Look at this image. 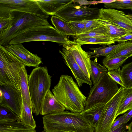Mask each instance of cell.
I'll use <instances>...</instances> for the list:
<instances>
[{
    "mask_svg": "<svg viewBox=\"0 0 132 132\" xmlns=\"http://www.w3.org/2000/svg\"><path fill=\"white\" fill-rule=\"evenodd\" d=\"M14 18V15L11 13L9 18H0V35L4 34L11 28Z\"/></svg>",
    "mask_w": 132,
    "mask_h": 132,
    "instance_id": "33",
    "label": "cell"
},
{
    "mask_svg": "<svg viewBox=\"0 0 132 132\" xmlns=\"http://www.w3.org/2000/svg\"><path fill=\"white\" fill-rule=\"evenodd\" d=\"M126 114V113H125L115 120L112 125L110 131L114 130L118 128L122 124H124V119Z\"/></svg>",
    "mask_w": 132,
    "mask_h": 132,
    "instance_id": "38",
    "label": "cell"
},
{
    "mask_svg": "<svg viewBox=\"0 0 132 132\" xmlns=\"http://www.w3.org/2000/svg\"><path fill=\"white\" fill-rule=\"evenodd\" d=\"M105 105H98L84 110L80 113L86 119L90 125L95 128L99 121Z\"/></svg>",
    "mask_w": 132,
    "mask_h": 132,
    "instance_id": "20",
    "label": "cell"
},
{
    "mask_svg": "<svg viewBox=\"0 0 132 132\" xmlns=\"http://www.w3.org/2000/svg\"><path fill=\"white\" fill-rule=\"evenodd\" d=\"M121 72L125 88L132 86V61L124 65Z\"/></svg>",
    "mask_w": 132,
    "mask_h": 132,
    "instance_id": "30",
    "label": "cell"
},
{
    "mask_svg": "<svg viewBox=\"0 0 132 132\" xmlns=\"http://www.w3.org/2000/svg\"><path fill=\"white\" fill-rule=\"evenodd\" d=\"M81 22L85 24L87 32L95 29L102 25L97 19L85 20Z\"/></svg>",
    "mask_w": 132,
    "mask_h": 132,
    "instance_id": "36",
    "label": "cell"
},
{
    "mask_svg": "<svg viewBox=\"0 0 132 132\" xmlns=\"http://www.w3.org/2000/svg\"><path fill=\"white\" fill-rule=\"evenodd\" d=\"M124 119V124L126 123L131 119L132 117V109L128 111Z\"/></svg>",
    "mask_w": 132,
    "mask_h": 132,
    "instance_id": "41",
    "label": "cell"
},
{
    "mask_svg": "<svg viewBox=\"0 0 132 132\" xmlns=\"http://www.w3.org/2000/svg\"><path fill=\"white\" fill-rule=\"evenodd\" d=\"M52 92L66 110L76 113L84 110L87 98L71 76L61 75Z\"/></svg>",
    "mask_w": 132,
    "mask_h": 132,
    "instance_id": "2",
    "label": "cell"
},
{
    "mask_svg": "<svg viewBox=\"0 0 132 132\" xmlns=\"http://www.w3.org/2000/svg\"><path fill=\"white\" fill-rule=\"evenodd\" d=\"M59 52L64 59L65 63L71 71L78 86L81 87L84 83L92 86L93 83L91 79L84 74L69 52L63 47L62 51L59 50Z\"/></svg>",
    "mask_w": 132,
    "mask_h": 132,
    "instance_id": "15",
    "label": "cell"
},
{
    "mask_svg": "<svg viewBox=\"0 0 132 132\" xmlns=\"http://www.w3.org/2000/svg\"><path fill=\"white\" fill-rule=\"evenodd\" d=\"M132 109V86L125 88L116 115L123 114Z\"/></svg>",
    "mask_w": 132,
    "mask_h": 132,
    "instance_id": "22",
    "label": "cell"
},
{
    "mask_svg": "<svg viewBox=\"0 0 132 132\" xmlns=\"http://www.w3.org/2000/svg\"><path fill=\"white\" fill-rule=\"evenodd\" d=\"M75 36L76 39L82 37H90L112 40L107 36L106 29L102 24L101 26L93 30Z\"/></svg>",
    "mask_w": 132,
    "mask_h": 132,
    "instance_id": "29",
    "label": "cell"
},
{
    "mask_svg": "<svg viewBox=\"0 0 132 132\" xmlns=\"http://www.w3.org/2000/svg\"><path fill=\"white\" fill-rule=\"evenodd\" d=\"M120 68L113 70L108 71L107 73L110 77L117 84L125 88L121 76Z\"/></svg>",
    "mask_w": 132,
    "mask_h": 132,
    "instance_id": "35",
    "label": "cell"
},
{
    "mask_svg": "<svg viewBox=\"0 0 132 132\" xmlns=\"http://www.w3.org/2000/svg\"><path fill=\"white\" fill-rule=\"evenodd\" d=\"M4 47L21 61L25 66L36 68L43 63L41 57L30 52L22 43L9 44Z\"/></svg>",
    "mask_w": 132,
    "mask_h": 132,
    "instance_id": "14",
    "label": "cell"
},
{
    "mask_svg": "<svg viewBox=\"0 0 132 132\" xmlns=\"http://www.w3.org/2000/svg\"><path fill=\"white\" fill-rule=\"evenodd\" d=\"M51 78L46 66L35 68L29 76L28 86L34 106L33 111L36 116L40 114L45 98L50 90Z\"/></svg>",
    "mask_w": 132,
    "mask_h": 132,
    "instance_id": "3",
    "label": "cell"
},
{
    "mask_svg": "<svg viewBox=\"0 0 132 132\" xmlns=\"http://www.w3.org/2000/svg\"><path fill=\"white\" fill-rule=\"evenodd\" d=\"M69 25L76 34V35L84 33L87 32L85 24L82 22H70Z\"/></svg>",
    "mask_w": 132,
    "mask_h": 132,
    "instance_id": "34",
    "label": "cell"
},
{
    "mask_svg": "<svg viewBox=\"0 0 132 132\" xmlns=\"http://www.w3.org/2000/svg\"><path fill=\"white\" fill-rule=\"evenodd\" d=\"M42 10L48 15H54L57 12L74 0H36Z\"/></svg>",
    "mask_w": 132,
    "mask_h": 132,
    "instance_id": "17",
    "label": "cell"
},
{
    "mask_svg": "<svg viewBox=\"0 0 132 132\" xmlns=\"http://www.w3.org/2000/svg\"><path fill=\"white\" fill-rule=\"evenodd\" d=\"M100 9L81 6L75 2L69 4L56 13L54 15L66 21L81 22L84 20L98 19Z\"/></svg>",
    "mask_w": 132,
    "mask_h": 132,
    "instance_id": "9",
    "label": "cell"
},
{
    "mask_svg": "<svg viewBox=\"0 0 132 132\" xmlns=\"http://www.w3.org/2000/svg\"><path fill=\"white\" fill-rule=\"evenodd\" d=\"M97 19L104 26L106 30L107 36L113 41L126 34L132 32L131 31L106 22Z\"/></svg>",
    "mask_w": 132,
    "mask_h": 132,
    "instance_id": "25",
    "label": "cell"
},
{
    "mask_svg": "<svg viewBox=\"0 0 132 132\" xmlns=\"http://www.w3.org/2000/svg\"><path fill=\"white\" fill-rule=\"evenodd\" d=\"M90 78L93 85L97 83L104 74L108 72L107 69L96 62L90 61Z\"/></svg>",
    "mask_w": 132,
    "mask_h": 132,
    "instance_id": "26",
    "label": "cell"
},
{
    "mask_svg": "<svg viewBox=\"0 0 132 132\" xmlns=\"http://www.w3.org/2000/svg\"><path fill=\"white\" fill-rule=\"evenodd\" d=\"M125 88L120 87L115 95L105 105L98 123L95 128V132H109L116 119Z\"/></svg>",
    "mask_w": 132,
    "mask_h": 132,
    "instance_id": "10",
    "label": "cell"
},
{
    "mask_svg": "<svg viewBox=\"0 0 132 132\" xmlns=\"http://www.w3.org/2000/svg\"><path fill=\"white\" fill-rule=\"evenodd\" d=\"M11 13L14 18L11 27L0 35V45L4 47L8 45L13 37L29 29L38 26L50 25L47 19L44 18L22 12Z\"/></svg>",
    "mask_w": 132,
    "mask_h": 132,
    "instance_id": "6",
    "label": "cell"
},
{
    "mask_svg": "<svg viewBox=\"0 0 132 132\" xmlns=\"http://www.w3.org/2000/svg\"><path fill=\"white\" fill-rule=\"evenodd\" d=\"M45 132H94L92 127L80 113L67 111L44 115Z\"/></svg>",
    "mask_w": 132,
    "mask_h": 132,
    "instance_id": "1",
    "label": "cell"
},
{
    "mask_svg": "<svg viewBox=\"0 0 132 132\" xmlns=\"http://www.w3.org/2000/svg\"><path fill=\"white\" fill-rule=\"evenodd\" d=\"M51 20L55 28L62 34L66 36L76 35L69 25V22L55 15L52 16Z\"/></svg>",
    "mask_w": 132,
    "mask_h": 132,
    "instance_id": "23",
    "label": "cell"
},
{
    "mask_svg": "<svg viewBox=\"0 0 132 132\" xmlns=\"http://www.w3.org/2000/svg\"><path fill=\"white\" fill-rule=\"evenodd\" d=\"M0 132H36L35 129L19 121L0 120Z\"/></svg>",
    "mask_w": 132,
    "mask_h": 132,
    "instance_id": "19",
    "label": "cell"
},
{
    "mask_svg": "<svg viewBox=\"0 0 132 132\" xmlns=\"http://www.w3.org/2000/svg\"><path fill=\"white\" fill-rule=\"evenodd\" d=\"M125 132H129L128 130L127 131H126Z\"/></svg>",
    "mask_w": 132,
    "mask_h": 132,
    "instance_id": "45",
    "label": "cell"
},
{
    "mask_svg": "<svg viewBox=\"0 0 132 132\" xmlns=\"http://www.w3.org/2000/svg\"><path fill=\"white\" fill-rule=\"evenodd\" d=\"M41 132H45L43 130V131H42Z\"/></svg>",
    "mask_w": 132,
    "mask_h": 132,
    "instance_id": "46",
    "label": "cell"
},
{
    "mask_svg": "<svg viewBox=\"0 0 132 132\" xmlns=\"http://www.w3.org/2000/svg\"><path fill=\"white\" fill-rule=\"evenodd\" d=\"M132 32V21L124 12L113 9H100L98 19Z\"/></svg>",
    "mask_w": 132,
    "mask_h": 132,
    "instance_id": "12",
    "label": "cell"
},
{
    "mask_svg": "<svg viewBox=\"0 0 132 132\" xmlns=\"http://www.w3.org/2000/svg\"><path fill=\"white\" fill-rule=\"evenodd\" d=\"M132 40V32L126 34L114 40V41L119 43L125 42Z\"/></svg>",
    "mask_w": 132,
    "mask_h": 132,
    "instance_id": "39",
    "label": "cell"
},
{
    "mask_svg": "<svg viewBox=\"0 0 132 132\" xmlns=\"http://www.w3.org/2000/svg\"><path fill=\"white\" fill-rule=\"evenodd\" d=\"M0 105L9 108L20 116L23 102L21 91L7 84H0Z\"/></svg>",
    "mask_w": 132,
    "mask_h": 132,
    "instance_id": "11",
    "label": "cell"
},
{
    "mask_svg": "<svg viewBox=\"0 0 132 132\" xmlns=\"http://www.w3.org/2000/svg\"><path fill=\"white\" fill-rule=\"evenodd\" d=\"M132 56V54L126 56L108 58L105 57L103 60L104 66L108 71L118 69L128 58Z\"/></svg>",
    "mask_w": 132,
    "mask_h": 132,
    "instance_id": "28",
    "label": "cell"
},
{
    "mask_svg": "<svg viewBox=\"0 0 132 132\" xmlns=\"http://www.w3.org/2000/svg\"><path fill=\"white\" fill-rule=\"evenodd\" d=\"M127 130V125L126 124H123L118 128L109 132H125Z\"/></svg>",
    "mask_w": 132,
    "mask_h": 132,
    "instance_id": "42",
    "label": "cell"
},
{
    "mask_svg": "<svg viewBox=\"0 0 132 132\" xmlns=\"http://www.w3.org/2000/svg\"><path fill=\"white\" fill-rule=\"evenodd\" d=\"M106 72L101 79L91 87L84 110L100 104H105L118 92L117 84Z\"/></svg>",
    "mask_w": 132,
    "mask_h": 132,
    "instance_id": "7",
    "label": "cell"
},
{
    "mask_svg": "<svg viewBox=\"0 0 132 132\" xmlns=\"http://www.w3.org/2000/svg\"><path fill=\"white\" fill-rule=\"evenodd\" d=\"M65 110L50 90L45 98L40 114L44 116L62 112Z\"/></svg>",
    "mask_w": 132,
    "mask_h": 132,
    "instance_id": "16",
    "label": "cell"
},
{
    "mask_svg": "<svg viewBox=\"0 0 132 132\" xmlns=\"http://www.w3.org/2000/svg\"><path fill=\"white\" fill-rule=\"evenodd\" d=\"M132 44V40L118 44L110 45L108 47L103 46L98 48H90L92 52L88 53L90 55L91 58H97L101 56H106L111 54L119 52L126 48Z\"/></svg>",
    "mask_w": 132,
    "mask_h": 132,
    "instance_id": "18",
    "label": "cell"
},
{
    "mask_svg": "<svg viewBox=\"0 0 132 132\" xmlns=\"http://www.w3.org/2000/svg\"><path fill=\"white\" fill-rule=\"evenodd\" d=\"M74 41L76 43L81 45L86 44H98L105 46L115 43V42L112 40L95 37H80Z\"/></svg>",
    "mask_w": 132,
    "mask_h": 132,
    "instance_id": "27",
    "label": "cell"
},
{
    "mask_svg": "<svg viewBox=\"0 0 132 132\" xmlns=\"http://www.w3.org/2000/svg\"><path fill=\"white\" fill-rule=\"evenodd\" d=\"M20 86L21 92L23 100L32 109L34 106L30 97L28 84L29 77L25 68L23 64L20 72Z\"/></svg>",
    "mask_w": 132,
    "mask_h": 132,
    "instance_id": "21",
    "label": "cell"
},
{
    "mask_svg": "<svg viewBox=\"0 0 132 132\" xmlns=\"http://www.w3.org/2000/svg\"><path fill=\"white\" fill-rule=\"evenodd\" d=\"M23 63L0 45V84L9 85L21 91L20 72Z\"/></svg>",
    "mask_w": 132,
    "mask_h": 132,
    "instance_id": "5",
    "label": "cell"
},
{
    "mask_svg": "<svg viewBox=\"0 0 132 132\" xmlns=\"http://www.w3.org/2000/svg\"><path fill=\"white\" fill-rule=\"evenodd\" d=\"M32 108L23 100L21 112L17 121L21 122L27 126L35 129L36 126L32 115Z\"/></svg>",
    "mask_w": 132,
    "mask_h": 132,
    "instance_id": "24",
    "label": "cell"
},
{
    "mask_svg": "<svg viewBox=\"0 0 132 132\" xmlns=\"http://www.w3.org/2000/svg\"><path fill=\"white\" fill-rule=\"evenodd\" d=\"M70 41L67 36L62 34L55 28L49 25L38 26L29 29L13 37L8 45L32 41H46L63 45Z\"/></svg>",
    "mask_w": 132,
    "mask_h": 132,
    "instance_id": "4",
    "label": "cell"
},
{
    "mask_svg": "<svg viewBox=\"0 0 132 132\" xmlns=\"http://www.w3.org/2000/svg\"><path fill=\"white\" fill-rule=\"evenodd\" d=\"M71 54L77 63L87 77L90 79V55L82 48L81 45L74 41L63 45Z\"/></svg>",
    "mask_w": 132,
    "mask_h": 132,
    "instance_id": "13",
    "label": "cell"
},
{
    "mask_svg": "<svg viewBox=\"0 0 132 132\" xmlns=\"http://www.w3.org/2000/svg\"><path fill=\"white\" fill-rule=\"evenodd\" d=\"M131 54H132V44L119 52L110 54L105 56V57L108 58H113L128 56Z\"/></svg>",
    "mask_w": 132,
    "mask_h": 132,
    "instance_id": "37",
    "label": "cell"
},
{
    "mask_svg": "<svg viewBox=\"0 0 132 132\" xmlns=\"http://www.w3.org/2000/svg\"><path fill=\"white\" fill-rule=\"evenodd\" d=\"M104 6L106 9H129L132 11V0H116L112 3L104 4Z\"/></svg>",
    "mask_w": 132,
    "mask_h": 132,
    "instance_id": "31",
    "label": "cell"
},
{
    "mask_svg": "<svg viewBox=\"0 0 132 132\" xmlns=\"http://www.w3.org/2000/svg\"><path fill=\"white\" fill-rule=\"evenodd\" d=\"M116 1V0H103L100 1H89V4H95L98 3H103L104 4L110 3Z\"/></svg>",
    "mask_w": 132,
    "mask_h": 132,
    "instance_id": "40",
    "label": "cell"
},
{
    "mask_svg": "<svg viewBox=\"0 0 132 132\" xmlns=\"http://www.w3.org/2000/svg\"><path fill=\"white\" fill-rule=\"evenodd\" d=\"M19 116L11 109L0 105V120L16 121Z\"/></svg>",
    "mask_w": 132,
    "mask_h": 132,
    "instance_id": "32",
    "label": "cell"
},
{
    "mask_svg": "<svg viewBox=\"0 0 132 132\" xmlns=\"http://www.w3.org/2000/svg\"><path fill=\"white\" fill-rule=\"evenodd\" d=\"M126 15L132 21V14H126Z\"/></svg>",
    "mask_w": 132,
    "mask_h": 132,
    "instance_id": "44",
    "label": "cell"
},
{
    "mask_svg": "<svg viewBox=\"0 0 132 132\" xmlns=\"http://www.w3.org/2000/svg\"><path fill=\"white\" fill-rule=\"evenodd\" d=\"M127 129L129 132H132V121L128 125H127Z\"/></svg>",
    "mask_w": 132,
    "mask_h": 132,
    "instance_id": "43",
    "label": "cell"
},
{
    "mask_svg": "<svg viewBox=\"0 0 132 132\" xmlns=\"http://www.w3.org/2000/svg\"><path fill=\"white\" fill-rule=\"evenodd\" d=\"M14 11L31 14L47 19L49 17L36 0H0V18H8L11 13Z\"/></svg>",
    "mask_w": 132,
    "mask_h": 132,
    "instance_id": "8",
    "label": "cell"
}]
</instances>
